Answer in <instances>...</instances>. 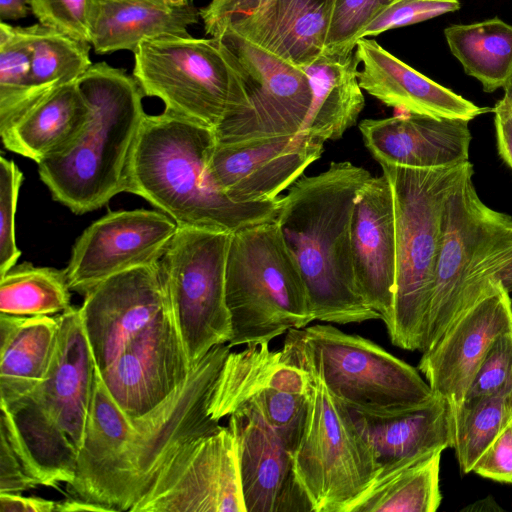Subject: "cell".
Here are the masks:
<instances>
[{"instance_id":"cell-2","label":"cell","mask_w":512,"mask_h":512,"mask_svg":"<svg viewBox=\"0 0 512 512\" xmlns=\"http://www.w3.org/2000/svg\"><path fill=\"white\" fill-rule=\"evenodd\" d=\"M372 175L349 161L301 176L280 197L276 223L297 263L315 320L336 324L381 319L354 273L351 218L356 195Z\"/></svg>"},{"instance_id":"cell-1","label":"cell","mask_w":512,"mask_h":512,"mask_svg":"<svg viewBox=\"0 0 512 512\" xmlns=\"http://www.w3.org/2000/svg\"><path fill=\"white\" fill-rule=\"evenodd\" d=\"M230 349L226 343L213 347L176 391L135 419L116 403L96 368L76 477L66 485L70 497L109 512L130 511L182 444L220 430L209 406Z\"/></svg>"},{"instance_id":"cell-8","label":"cell","mask_w":512,"mask_h":512,"mask_svg":"<svg viewBox=\"0 0 512 512\" xmlns=\"http://www.w3.org/2000/svg\"><path fill=\"white\" fill-rule=\"evenodd\" d=\"M282 350L308 373L306 419L292 453L296 482L311 512H349L377 476L374 454L349 410L329 392L289 331Z\"/></svg>"},{"instance_id":"cell-22","label":"cell","mask_w":512,"mask_h":512,"mask_svg":"<svg viewBox=\"0 0 512 512\" xmlns=\"http://www.w3.org/2000/svg\"><path fill=\"white\" fill-rule=\"evenodd\" d=\"M469 121L407 113L365 119L359 130L379 164L439 168L469 161Z\"/></svg>"},{"instance_id":"cell-18","label":"cell","mask_w":512,"mask_h":512,"mask_svg":"<svg viewBox=\"0 0 512 512\" xmlns=\"http://www.w3.org/2000/svg\"><path fill=\"white\" fill-rule=\"evenodd\" d=\"M323 144L302 133L230 144L215 142L208 171L235 202L275 200L320 158Z\"/></svg>"},{"instance_id":"cell-11","label":"cell","mask_w":512,"mask_h":512,"mask_svg":"<svg viewBox=\"0 0 512 512\" xmlns=\"http://www.w3.org/2000/svg\"><path fill=\"white\" fill-rule=\"evenodd\" d=\"M230 236L226 232L178 226L158 263L192 366L232 337L225 292Z\"/></svg>"},{"instance_id":"cell-36","label":"cell","mask_w":512,"mask_h":512,"mask_svg":"<svg viewBox=\"0 0 512 512\" xmlns=\"http://www.w3.org/2000/svg\"><path fill=\"white\" fill-rule=\"evenodd\" d=\"M512 421V393L465 400L453 407V447L462 473L472 471L482 453Z\"/></svg>"},{"instance_id":"cell-41","label":"cell","mask_w":512,"mask_h":512,"mask_svg":"<svg viewBox=\"0 0 512 512\" xmlns=\"http://www.w3.org/2000/svg\"><path fill=\"white\" fill-rule=\"evenodd\" d=\"M512 393V329L500 335L487 351L464 398Z\"/></svg>"},{"instance_id":"cell-25","label":"cell","mask_w":512,"mask_h":512,"mask_svg":"<svg viewBox=\"0 0 512 512\" xmlns=\"http://www.w3.org/2000/svg\"><path fill=\"white\" fill-rule=\"evenodd\" d=\"M334 5L335 0H269L222 33L231 30L282 60L303 67L325 51Z\"/></svg>"},{"instance_id":"cell-29","label":"cell","mask_w":512,"mask_h":512,"mask_svg":"<svg viewBox=\"0 0 512 512\" xmlns=\"http://www.w3.org/2000/svg\"><path fill=\"white\" fill-rule=\"evenodd\" d=\"M200 11L191 2L169 4L155 0H100L91 45L97 54L134 52L146 40L188 36Z\"/></svg>"},{"instance_id":"cell-39","label":"cell","mask_w":512,"mask_h":512,"mask_svg":"<svg viewBox=\"0 0 512 512\" xmlns=\"http://www.w3.org/2000/svg\"><path fill=\"white\" fill-rule=\"evenodd\" d=\"M393 0H335L325 53L355 50L364 28Z\"/></svg>"},{"instance_id":"cell-19","label":"cell","mask_w":512,"mask_h":512,"mask_svg":"<svg viewBox=\"0 0 512 512\" xmlns=\"http://www.w3.org/2000/svg\"><path fill=\"white\" fill-rule=\"evenodd\" d=\"M351 250L358 287L384 322L393 324L396 228L390 183L371 176L359 189L351 218Z\"/></svg>"},{"instance_id":"cell-51","label":"cell","mask_w":512,"mask_h":512,"mask_svg":"<svg viewBox=\"0 0 512 512\" xmlns=\"http://www.w3.org/2000/svg\"><path fill=\"white\" fill-rule=\"evenodd\" d=\"M155 1L165 2V3H169V4H177V5L186 4V3L190 2V0H155Z\"/></svg>"},{"instance_id":"cell-37","label":"cell","mask_w":512,"mask_h":512,"mask_svg":"<svg viewBox=\"0 0 512 512\" xmlns=\"http://www.w3.org/2000/svg\"><path fill=\"white\" fill-rule=\"evenodd\" d=\"M30 52L21 27L0 23V131L20 114L30 79Z\"/></svg>"},{"instance_id":"cell-48","label":"cell","mask_w":512,"mask_h":512,"mask_svg":"<svg viewBox=\"0 0 512 512\" xmlns=\"http://www.w3.org/2000/svg\"><path fill=\"white\" fill-rule=\"evenodd\" d=\"M30 11L28 0H0V18L2 21L25 18Z\"/></svg>"},{"instance_id":"cell-49","label":"cell","mask_w":512,"mask_h":512,"mask_svg":"<svg viewBox=\"0 0 512 512\" xmlns=\"http://www.w3.org/2000/svg\"><path fill=\"white\" fill-rule=\"evenodd\" d=\"M57 512H109V510L101 505L93 504L83 499L70 497L68 499L57 501Z\"/></svg>"},{"instance_id":"cell-32","label":"cell","mask_w":512,"mask_h":512,"mask_svg":"<svg viewBox=\"0 0 512 512\" xmlns=\"http://www.w3.org/2000/svg\"><path fill=\"white\" fill-rule=\"evenodd\" d=\"M21 31L29 48L31 68L29 89L17 118L60 88L75 82L92 65L91 44L40 23L21 27Z\"/></svg>"},{"instance_id":"cell-47","label":"cell","mask_w":512,"mask_h":512,"mask_svg":"<svg viewBox=\"0 0 512 512\" xmlns=\"http://www.w3.org/2000/svg\"><path fill=\"white\" fill-rule=\"evenodd\" d=\"M57 501L21 493H0V512H56Z\"/></svg>"},{"instance_id":"cell-34","label":"cell","mask_w":512,"mask_h":512,"mask_svg":"<svg viewBox=\"0 0 512 512\" xmlns=\"http://www.w3.org/2000/svg\"><path fill=\"white\" fill-rule=\"evenodd\" d=\"M441 454L376 477L349 512H435L442 501Z\"/></svg>"},{"instance_id":"cell-17","label":"cell","mask_w":512,"mask_h":512,"mask_svg":"<svg viewBox=\"0 0 512 512\" xmlns=\"http://www.w3.org/2000/svg\"><path fill=\"white\" fill-rule=\"evenodd\" d=\"M168 306L158 264L136 267L102 281L84 295V330L99 372Z\"/></svg>"},{"instance_id":"cell-16","label":"cell","mask_w":512,"mask_h":512,"mask_svg":"<svg viewBox=\"0 0 512 512\" xmlns=\"http://www.w3.org/2000/svg\"><path fill=\"white\" fill-rule=\"evenodd\" d=\"M510 329L511 294L500 281H493L422 353L418 369L435 395L457 407L491 345Z\"/></svg>"},{"instance_id":"cell-46","label":"cell","mask_w":512,"mask_h":512,"mask_svg":"<svg viewBox=\"0 0 512 512\" xmlns=\"http://www.w3.org/2000/svg\"><path fill=\"white\" fill-rule=\"evenodd\" d=\"M498 153L512 169V110L497 102L492 108Z\"/></svg>"},{"instance_id":"cell-15","label":"cell","mask_w":512,"mask_h":512,"mask_svg":"<svg viewBox=\"0 0 512 512\" xmlns=\"http://www.w3.org/2000/svg\"><path fill=\"white\" fill-rule=\"evenodd\" d=\"M191 369L168 302L100 375L116 403L135 419L166 400L187 380Z\"/></svg>"},{"instance_id":"cell-4","label":"cell","mask_w":512,"mask_h":512,"mask_svg":"<svg viewBox=\"0 0 512 512\" xmlns=\"http://www.w3.org/2000/svg\"><path fill=\"white\" fill-rule=\"evenodd\" d=\"M76 82L90 108L88 120L64 151L38 164V172L55 201L84 214L125 192L146 113L143 91L123 69L99 62Z\"/></svg>"},{"instance_id":"cell-28","label":"cell","mask_w":512,"mask_h":512,"mask_svg":"<svg viewBox=\"0 0 512 512\" xmlns=\"http://www.w3.org/2000/svg\"><path fill=\"white\" fill-rule=\"evenodd\" d=\"M359 64L354 50L324 52L300 67L308 77L312 98L299 133L324 143L340 139L356 123L365 105L358 81Z\"/></svg>"},{"instance_id":"cell-24","label":"cell","mask_w":512,"mask_h":512,"mask_svg":"<svg viewBox=\"0 0 512 512\" xmlns=\"http://www.w3.org/2000/svg\"><path fill=\"white\" fill-rule=\"evenodd\" d=\"M355 55L362 64V90L383 104L406 113L471 121L492 109L480 107L438 84L384 49L375 40L357 41Z\"/></svg>"},{"instance_id":"cell-9","label":"cell","mask_w":512,"mask_h":512,"mask_svg":"<svg viewBox=\"0 0 512 512\" xmlns=\"http://www.w3.org/2000/svg\"><path fill=\"white\" fill-rule=\"evenodd\" d=\"M132 76L165 111L215 132L244 103L235 59L218 38L163 36L142 41Z\"/></svg>"},{"instance_id":"cell-27","label":"cell","mask_w":512,"mask_h":512,"mask_svg":"<svg viewBox=\"0 0 512 512\" xmlns=\"http://www.w3.org/2000/svg\"><path fill=\"white\" fill-rule=\"evenodd\" d=\"M267 389L306 394L308 373L291 362L282 349L271 350L269 343L230 352L213 391L210 415L216 421L229 417Z\"/></svg>"},{"instance_id":"cell-12","label":"cell","mask_w":512,"mask_h":512,"mask_svg":"<svg viewBox=\"0 0 512 512\" xmlns=\"http://www.w3.org/2000/svg\"><path fill=\"white\" fill-rule=\"evenodd\" d=\"M232 53L244 88V103L214 132L216 142L230 144L298 134L311 105L307 75L237 33L219 37Z\"/></svg>"},{"instance_id":"cell-23","label":"cell","mask_w":512,"mask_h":512,"mask_svg":"<svg viewBox=\"0 0 512 512\" xmlns=\"http://www.w3.org/2000/svg\"><path fill=\"white\" fill-rule=\"evenodd\" d=\"M348 410L374 454L376 477L453 447V407L444 397L389 412Z\"/></svg>"},{"instance_id":"cell-44","label":"cell","mask_w":512,"mask_h":512,"mask_svg":"<svg viewBox=\"0 0 512 512\" xmlns=\"http://www.w3.org/2000/svg\"><path fill=\"white\" fill-rule=\"evenodd\" d=\"M269 0H211L200 8L206 34L218 37L224 29L237 20L259 10Z\"/></svg>"},{"instance_id":"cell-50","label":"cell","mask_w":512,"mask_h":512,"mask_svg":"<svg viewBox=\"0 0 512 512\" xmlns=\"http://www.w3.org/2000/svg\"><path fill=\"white\" fill-rule=\"evenodd\" d=\"M503 89L504 95L498 102L512 110V78Z\"/></svg>"},{"instance_id":"cell-21","label":"cell","mask_w":512,"mask_h":512,"mask_svg":"<svg viewBox=\"0 0 512 512\" xmlns=\"http://www.w3.org/2000/svg\"><path fill=\"white\" fill-rule=\"evenodd\" d=\"M59 317L53 358L44 380L28 396L81 448L91 402L96 364L84 330L80 308Z\"/></svg>"},{"instance_id":"cell-26","label":"cell","mask_w":512,"mask_h":512,"mask_svg":"<svg viewBox=\"0 0 512 512\" xmlns=\"http://www.w3.org/2000/svg\"><path fill=\"white\" fill-rule=\"evenodd\" d=\"M0 433L37 486L57 488L76 477L78 450L29 396L0 404Z\"/></svg>"},{"instance_id":"cell-10","label":"cell","mask_w":512,"mask_h":512,"mask_svg":"<svg viewBox=\"0 0 512 512\" xmlns=\"http://www.w3.org/2000/svg\"><path fill=\"white\" fill-rule=\"evenodd\" d=\"M288 331L329 392L348 409L389 412L435 395L414 367L369 339L325 324Z\"/></svg>"},{"instance_id":"cell-43","label":"cell","mask_w":512,"mask_h":512,"mask_svg":"<svg viewBox=\"0 0 512 512\" xmlns=\"http://www.w3.org/2000/svg\"><path fill=\"white\" fill-rule=\"evenodd\" d=\"M471 472L493 481L512 484V421L482 453Z\"/></svg>"},{"instance_id":"cell-35","label":"cell","mask_w":512,"mask_h":512,"mask_svg":"<svg viewBox=\"0 0 512 512\" xmlns=\"http://www.w3.org/2000/svg\"><path fill=\"white\" fill-rule=\"evenodd\" d=\"M70 307L71 289L65 269L23 262L0 277V313L55 316Z\"/></svg>"},{"instance_id":"cell-42","label":"cell","mask_w":512,"mask_h":512,"mask_svg":"<svg viewBox=\"0 0 512 512\" xmlns=\"http://www.w3.org/2000/svg\"><path fill=\"white\" fill-rule=\"evenodd\" d=\"M459 9L458 0H393L364 28L359 39L417 24Z\"/></svg>"},{"instance_id":"cell-20","label":"cell","mask_w":512,"mask_h":512,"mask_svg":"<svg viewBox=\"0 0 512 512\" xmlns=\"http://www.w3.org/2000/svg\"><path fill=\"white\" fill-rule=\"evenodd\" d=\"M228 426L236 440L246 512H311L295 479L292 453L263 416L245 408L229 416Z\"/></svg>"},{"instance_id":"cell-7","label":"cell","mask_w":512,"mask_h":512,"mask_svg":"<svg viewBox=\"0 0 512 512\" xmlns=\"http://www.w3.org/2000/svg\"><path fill=\"white\" fill-rule=\"evenodd\" d=\"M225 292L230 347L269 343L315 320L297 263L275 219L231 233Z\"/></svg>"},{"instance_id":"cell-13","label":"cell","mask_w":512,"mask_h":512,"mask_svg":"<svg viewBox=\"0 0 512 512\" xmlns=\"http://www.w3.org/2000/svg\"><path fill=\"white\" fill-rule=\"evenodd\" d=\"M130 512H246L231 428L182 444Z\"/></svg>"},{"instance_id":"cell-30","label":"cell","mask_w":512,"mask_h":512,"mask_svg":"<svg viewBox=\"0 0 512 512\" xmlns=\"http://www.w3.org/2000/svg\"><path fill=\"white\" fill-rule=\"evenodd\" d=\"M59 317L0 313V404L28 396L44 380L55 351Z\"/></svg>"},{"instance_id":"cell-38","label":"cell","mask_w":512,"mask_h":512,"mask_svg":"<svg viewBox=\"0 0 512 512\" xmlns=\"http://www.w3.org/2000/svg\"><path fill=\"white\" fill-rule=\"evenodd\" d=\"M39 23L91 44L100 0H28Z\"/></svg>"},{"instance_id":"cell-5","label":"cell","mask_w":512,"mask_h":512,"mask_svg":"<svg viewBox=\"0 0 512 512\" xmlns=\"http://www.w3.org/2000/svg\"><path fill=\"white\" fill-rule=\"evenodd\" d=\"M380 166L391 186L396 228L393 324L388 333L393 345L420 351L434 287L446 203L474 169L469 161L427 169Z\"/></svg>"},{"instance_id":"cell-6","label":"cell","mask_w":512,"mask_h":512,"mask_svg":"<svg viewBox=\"0 0 512 512\" xmlns=\"http://www.w3.org/2000/svg\"><path fill=\"white\" fill-rule=\"evenodd\" d=\"M473 174L462 180L446 203L422 353L491 282L500 281L512 293V216L480 199Z\"/></svg>"},{"instance_id":"cell-45","label":"cell","mask_w":512,"mask_h":512,"mask_svg":"<svg viewBox=\"0 0 512 512\" xmlns=\"http://www.w3.org/2000/svg\"><path fill=\"white\" fill-rule=\"evenodd\" d=\"M0 445V493H22L37 485L23 470L7 439L1 435Z\"/></svg>"},{"instance_id":"cell-14","label":"cell","mask_w":512,"mask_h":512,"mask_svg":"<svg viewBox=\"0 0 512 512\" xmlns=\"http://www.w3.org/2000/svg\"><path fill=\"white\" fill-rule=\"evenodd\" d=\"M177 229L176 222L159 210L107 213L74 243L65 268L71 291L84 296L111 276L158 264Z\"/></svg>"},{"instance_id":"cell-40","label":"cell","mask_w":512,"mask_h":512,"mask_svg":"<svg viewBox=\"0 0 512 512\" xmlns=\"http://www.w3.org/2000/svg\"><path fill=\"white\" fill-rule=\"evenodd\" d=\"M23 174L13 160L0 157V277L17 264L15 215Z\"/></svg>"},{"instance_id":"cell-33","label":"cell","mask_w":512,"mask_h":512,"mask_svg":"<svg viewBox=\"0 0 512 512\" xmlns=\"http://www.w3.org/2000/svg\"><path fill=\"white\" fill-rule=\"evenodd\" d=\"M450 52L464 72L492 93L512 78V25L498 17L444 29Z\"/></svg>"},{"instance_id":"cell-3","label":"cell","mask_w":512,"mask_h":512,"mask_svg":"<svg viewBox=\"0 0 512 512\" xmlns=\"http://www.w3.org/2000/svg\"><path fill=\"white\" fill-rule=\"evenodd\" d=\"M211 129L167 111L146 114L131 156L125 192L138 195L178 226L226 233L276 218L279 200H231L210 176Z\"/></svg>"},{"instance_id":"cell-31","label":"cell","mask_w":512,"mask_h":512,"mask_svg":"<svg viewBox=\"0 0 512 512\" xmlns=\"http://www.w3.org/2000/svg\"><path fill=\"white\" fill-rule=\"evenodd\" d=\"M76 81L40 101L1 130L4 147L37 164L64 151L79 135L90 113Z\"/></svg>"}]
</instances>
